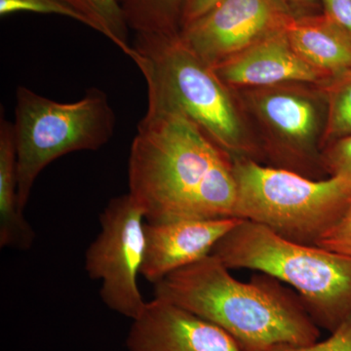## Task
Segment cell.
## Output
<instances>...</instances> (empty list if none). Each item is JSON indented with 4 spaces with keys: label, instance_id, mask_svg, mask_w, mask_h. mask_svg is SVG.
I'll list each match as a JSON object with an SVG mask.
<instances>
[{
    "label": "cell",
    "instance_id": "cell-14",
    "mask_svg": "<svg viewBox=\"0 0 351 351\" xmlns=\"http://www.w3.org/2000/svg\"><path fill=\"white\" fill-rule=\"evenodd\" d=\"M36 233L18 202V162L14 124L0 119V247L29 250Z\"/></svg>",
    "mask_w": 351,
    "mask_h": 351
},
{
    "label": "cell",
    "instance_id": "cell-18",
    "mask_svg": "<svg viewBox=\"0 0 351 351\" xmlns=\"http://www.w3.org/2000/svg\"><path fill=\"white\" fill-rule=\"evenodd\" d=\"M32 12L63 16L87 25L96 31V27L84 14L64 0H0V16L6 17L12 14Z\"/></svg>",
    "mask_w": 351,
    "mask_h": 351
},
{
    "label": "cell",
    "instance_id": "cell-20",
    "mask_svg": "<svg viewBox=\"0 0 351 351\" xmlns=\"http://www.w3.org/2000/svg\"><path fill=\"white\" fill-rule=\"evenodd\" d=\"M321 163L331 176L351 178V135L335 141L321 157Z\"/></svg>",
    "mask_w": 351,
    "mask_h": 351
},
{
    "label": "cell",
    "instance_id": "cell-10",
    "mask_svg": "<svg viewBox=\"0 0 351 351\" xmlns=\"http://www.w3.org/2000/svg\"><path fill=\"white\" fill-rule=\"evenodd\" d=\"M242 219H182L145 223V257L141 274L149 282L211 255L219 240Z\"/></svg>",
    "mask_w": 351,
    "mask_h": 351
},
{
    "label": "cell",
    "instance_id": "cell-12",
    "mask_svg": "<svg viewBox=\"0 0 351 351\" xmlns=\"http://www.w3.org/2000/svg\"><path fill=\"white\" fill-rule=\"evenodd\" d=\"M213 69L226 85L232 86L263 88L326 80L295 50L285 29L265 36Z\"/></svg>",
    "mask_w": 351,
    "mask_h": 351
},
{
    "label": "cell",
    "instance_id": "cell-6",
    "mask_svg": "<svg viewBox=\"0 0 351 351\" xmlns=\"http://www.w3.org/2000/svg\"><path fill=\"white\" fill-rule=\"evenodd\" d=\"M13 124L18 202L23 212L40 173L60 157L98 151L107 145L114 134L117 117L107 93L99 88H90L80 100L60 103L19 86Z\"/></svg>",
    "mask_w": 351,
    "mask_h": 351
},
{
    "label": "cell",
    "instance_id": "cell-5",
    "mask_svg": "<svg viewBox=\"0 0 351 351\" xmlns=\"http://www.w3.org/2000/svg\"><path fill=\"white\" fill-rule=\"evenodd\" d=\"M232 161L235 218L260 223L291 241L317 246L350 204L351 178L311 179L251 158Z\"/></svg>",
    "mask_w": 351,
    "mask_h": 351
},
{
    "label": "cell",
    "instance_id": "cell-15",
    "mask_svg": "<svg viewBox=\"0 0 351 351\" xmlns=\"http://www.w3.org/2000/svg\"><path fill=\"white\" fill-rule=\"evenodd\" d=\"M184 0H122L127 24L136 34H177L181 32Z\"/></svg>",
    "mask_w": 351,
    "mask_h": 351
},
{
    "label": "cell",
    "instance_id": "cell-3",
    "mask_svg": "<svg viewBox=\"0 0 351 351\" xmlns=\"http://www.w3.org/2000/svg\"><path fill=\"white\" fill-rule=\"evenodd\" d=\"M228 269H250L277 279L299 295L311 319L332 332L351 313V258L284 239L242 219L214 247Z\"/></svg>",
    "mask_w": 351,
    "mask_h": 351
},
{
    "label": "cell",
    "instance_id": "cell-1",
    "mask_svg": "<svg viewBox=\"0 0 351 351\" xmlns=\"http://www.w3.org/2000/svg\"><path fill=\"white\" fill-rule=\"evenodd\" d=\"M129 195L145 221L235 218L232 161L181 112H147L132 142Z\"/></svg>",
    "mask_w": 351,
    "mask_h": 351
},
{
    "label": "cell",
    "instance_id": "cell-16",
    "mask_svg": "<svg viewBox=\"0 0 351 351\" xmlns=\"http://www.w3.org/2000/svg\"><path fill=\"white\" fill-rule=\"evenodd\" d=\"M84 14L96 27V32L110 39L124 54L133 60V46L129 43L128 24L119 0H64Z\"/></svg>",
    "mask_w": 351,
    "mask_h": 351
},
{
    "label": "cell",
    "instance_id": "cell-13",
    "mask_svg": "<svg viewBox=\"0 0 351 351\" xmlns=\"http://www.w3.org/2000/svg\"><path fill=\"white\" fill-rule=\"evenodd\" d=\"M285 32L302 59L329 82L351 71V38L324 13L294 17Z\"/></svg>",
    "mask_w": 351,
    "mask_h": 351
},
{
    "label": "cell",
    "instance_id": "cell-4",
    "mask_svg": "<svg viewBox=\"0 0 351 351\" xmlns=\"http://www.w3.org/2000/svg\"><path fill=\"white\" fill-rule=\"evenodd\" d=\"M132 46L147 82V112L182 113L233 159L250 151L228 87L180 34L141 32Z\"/></svg>",
    "mask_w": 351,
    "mask_h": 351
},
{
    "label": "cell",
    "instance_id": "cell-7",
    "mask_svg": "<svg viewBox=\"0 0 351 351\" xmlns=\"http://www.w3.org/2000/svg\"><path fill=\"white\" fill-rule=\"evenodd\" d=\"M144 219L142 208L129 193L112 198L100 215L101 232L85 255L88 276L101 281V301L132 321L147 306L138 285L145 257Z\"/></svg>",
    "mask_w": 351,
    "mask_h": 351
},
{
    "label": "cell",
    "instance_id": "cell-11",
    "mask_svg": "<svg viewBox=\"0 0 351 351\" xmlns=\"http://www.w3.org/2000/svg\"><path fill=\"white\" fill-rule=\"evenodd\" d=\"M251 99L263 121L280 138L287 170L299 174V168L316 158L314 145L321 121L316 101L301 90L281 85L258 88Z\"/></svg>",
    "mask_w": 351,
    "mask_h": 351
},
{
    "label": "cell",
    "instance_id": "cell-17",
    "mask_svg": "<svg viewBox=\"0 0 351 351\" xmlns=\"http://www.w3.org/2000/svg\"><path fill=\"white\" fill-rule=\"evenodd\" d=\"M329 82L325 136L335 142L351 135V71Z\"/></svg>",
    "mask_w": 351,
    "mask_h": 351
},
{
    "label": "cell",
    "instance_id": "cell-25",
    "mask_svg": "<svg viewBox=\"0 0 351 351\" xmlns=\"http://www.w3.org/2000/svg\"><path fill=\"white\" fill-rule=\"evenodd\" d=\"M119 1L120 2V3H121L122 0H119Z\"/></svg>",
    "mask_w": 351,
    "mask_h": 351
},
{
    "label": "cell",
    "instance_id": "cell-19",
    "mask_svg": "<svg viewBox=\"0 0 351 351\" xmlns=\"http://www.w3.org/2000/svg\"><path fill=\"white\" fill-rule=\"evenodd\" d=\"M270 351H351V313L325 341L307 346H279Z\"/></svg>",
    "mask_w": 351,
    "mask_h": 351
},
{
    "label": "cell",
    "instance_id": "cell-2",
    "mask_svg": "<svg viewBox=\"0 0 351 351\" xmlns=\"http://www.w3.org/2000/svg\"><path fill=\"white\" fill-rule=\"evenodd\" d=\"M154 295L213 323L243 351L319 339L320 328L294 290L261 272L242 282L213 254L164 277Z\"/></svg>",
    "mask_w": 351,
    "mask_h": 351
},
{
    "label": "cell",
    "instance_id": "cell-8",
    "mask_svg": "<svg viewBox=\"0 0 351 351\" xmlns=\"http://www.w3.org/2000/svg\"><path fill=\"white\" fill-rule=\"evenodd\" d=\"M294 18L283 0H221L180 36L212 68L274 32Z\"/></svg>",
    "mask_w": 351,
    "mask_h": 351
},
{
    "label": "cell",
    "instance_id": "cell-23",
    "mask_svg": "<svg viewBox=\"0 0 351 351\" xmlns=\"http://www.w3.org/2000/svg\"><path fill=\"white\" fill-rule=\"evenodd\" d=\"M219 1L221 0H184L182 7L181 29L204 15Z\"/></svg>",
    "mask_w": 351,
    "mask_h": 351
},
{
    "label": "cell",
    "instance_id": "cell-21",
    "mask_svg": "<svg viewBox=\"0 0 351 351\" xmlns=\"http://www.w3.org/2000/svg\"><path fill=\"white\" fill-rule=\"evenodd\" d=\"M317 247L351 258V202L343 216L320 239Z\"/></svg>",
    "mask_w": 351,
    "mask_h": 351
},
{
    "label": "cell",
    "instance_id": "cell-24",
    "mask_svg": "<svg viewBox=\"0 0 351 351\" xmlns=\"http://www.w3.org/2000/svg\"><path fill=\"white\" fill-rule=\"evenodd\" d=\"M294 17L322 12L319 0H283Z\"/></svg>",
    "mask_w": 351,
    "mask_h": 351
},
{
    "label": "cell",
    "instance_id": "cell-22",
    "mask_svg": "<svg viewBox=\"0 0 351 351\" xmlns=\"http://www.w3.org/2000/svg\"><path fill=\"white\" fill-rule=\"evenodd\" d=\"M322 12L351 38V0H319Z\"/></svg>",
    "mask_w": 351,
    "mask_h": 351
},
{
    "label": "cell",
    "instance_id": "cell-9",
    "mask_svg": "<svg viewBox=\"0 0 351 351\" xmlns=\"http://www.w3.org/2000/svg\"><path fill=\"white\" fill-rule=\"evenodd\" d=\"M128 351H243L221 328L182 307L154 298L133 320Z\"/></svg>",
    "mask_w": 351,
    "mask_h": 351
}]
</instances>
